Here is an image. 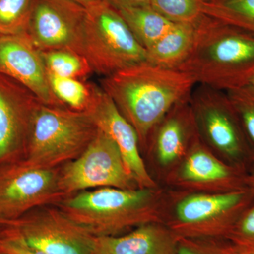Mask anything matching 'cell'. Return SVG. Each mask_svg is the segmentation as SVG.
Masks as SVG:
<instances>
[{
	"label": "cell",
	"instance_id": "cell-1",
	"mask_svg": "<svg viewBox=\"0 0 254 254\" xmlns=\"http://www.w3.org/2000/svg\"><path fill=\"white\" fill-rule=\"evenodd\" d=\"M100 85L134 128L143 153L156 125L177 103L190 98L197 83L188 73L145 62L103 77Z\"/></svg>",
	"mask_w": 254,
	"mask_h": 254
},
{
	"label": "cell",
	"instance_id": "cell-2",
	"mask_svg": "<svg viewBox=\"0 0 254 254\" xmlns=\"http://www.w3.org/2000/svg\"><path fill=\"white\" fill-rule=\"evenodd\" d=\"M167 201L168 190L162 186L104 187L78 192L55 205L94 237L119 236L144 224L163 223Z\"/></svg>",
	"mask_w": 254,
	"mask_h": 254
},
{
	"label": "cell",
	"instance_id": "cell-3",
	"mask_svg": "<svg viewBox=\"0 0 254 254\" xmlns=\"http://www.w3.org/2000/svg\"><path fill=\"white\" fill-rule=\"evenodd\" d=\"M177 70L197 84L229 91L254 76V35L204 15L195 25L194 43Z\"/></svg>",
	"mask_w": 254,
	"mask_h": 254
},
{
	"label": "cell",
	"instance_id": "cell-4",
	"mask_svg": "<svg viewBox=\"0 0 254 254\" xmlns=\"http://www.w3.org/2000/svg\"><path fill=\"white\" fill-rule=\"evenodd\" d=\"M91 114L41 103L32 120L23 160L58 168L78 158L98 131Z\"/></svg>",
	"mask_w": 254,
	"mask_h": 254
},
{
	"label": "cell",
	"instance_id": "cell-5",
	"mask_svg": "<svg viewBox=\"0 0 254 254\" xmlns=\"http://www.w3.org/2000/svg\"><path fill=\"white\" fill-rule=\"evenodd\" d=\"M254 199L249 188L223 193L168 190L163 223L178 238H225Z\"/></svg>",
	"mask_w": 254,
	"mask_h": 254
},
{
	"label": "cell",
	"instance_id": "cell-6",
	"mask_svg": "<svg viewBox=\"0 0 254 254\" xmlns=\"http://www.w3.org/2000/svg\"><path fill=\"white\" fill-rule=\"evenodd\" d=\"M80 53L103 77L148 62L147 50L106 0L86 8Z\"/></svg>",
	"mask_w": 254,
	"mask_h": 254
},
{
	"label": "cell",
	"instance_id": "cell-7",
	"mask_svg": "<svg viewBox=\"0 0 254 254\" xmlns=\"http://www.w3.org/2000/svg\"><path fill=\"white\" fill-rule=\"evenodd\" d=\"M190 101L198 136L205 146L242 171L253 168L245 132L226 92L197 84Z\"/></svg>",
	"mask_w": 254,
	"mask_h": 254
},
{
	"label": "cell",
	"instance_id": "cell-8",
	"mask_svg": "<svg viewBox=\"0 0 254 254\" xmlns=\"http://www.w3.org/2000/svg\"><path fill=\"white\" fill-rule=\"evenodd\" d=\"M59 185L66 197L83 190L104 187L140 188L118 145L99 128L78 158L60 167Z\"/></svg>",
	"mask_w": 254,
	"mask_h": 254
},
{
	"label": "cell",
	"instance_id": "cell-9",
	"mask_svg": "<svg viewBox=\"0 0 254 254\" xmlns=\"http://www.w3.org/2000/svg\"><path fill=\"white\" fill-rule=\"evenodd\" d=\"M60 168H42L18 160L0 166V215L14 220L33 209L57 205L66 195L60 190Z\"/></svg>",
	"mask_w": 254,
	"mask_h": 254
},
{
	"label": "cell",
	"instance_id": "cell-10",
	"mask_svg": "<svg viewBox=\"0 0 254 254\" xmlns=\"http://www.w3.org/2000/svg\"><path fill=\"white\" fill-rule=\"evenodd\" d=\"M47 254H92L95 237L57 205L33 209L3 225Z\"/></svg>",
	"mask_w": 254,
	"mask_h": 254
},
{
	"label": "cell",
	"instance_id": "cell-11",
	"mask_svg": "<svg viewBox=\"0 0 254 254\" xmlns=\"http://www.w3.org/2000/svg\"><path fill=\"white\" fill-rule=\"evenodd\" d=\"M190 100L177 103L160 120L143 152L147 168L160 186L200 139Z\"/></svg>",
	"mask_w": 254,
	"mask_h": 254
},
{
	"label": "cell",
	"instance_id": "cell-12",
	"mask_svg": "<svg viewBox=\"0 0 254 254\" xmlns=\"http://www.w3.org/2000/svg\"><path fill=\"white\" fill-rule=\"evenodd\" d=\"M247 173L225 163L199 139L161 186L186 193H229L248 189Z\"/></svg>",
	"mask_w": 254,
	"mask_h": 254
},
{
	"label": "cell",
	"instance_id": "cell-13",
	"mask_svg": "<svg viewBox=\"0 0 254 254\" xmlns=\"http://www.w3.org/2000/svg\"><path fill=\"white\" fill-rule=\"evenodd\" d=\"M86 16V8L74 0H33L27 34L40 51L80 53Z\"/></svg>",
	"mask_w": 254,
	"mask_h": 254
},
{
	"label": "cell",
	"instance_id": "cell-14",
	"mask_svg": "<svg viewBox=\"0 0 254 254\" xmlns=\"http://www.w3.org/2000/svg\"><path fill=\"white\" fill-rule=\"evenodd\" d=\"M41 103L27 88L0 74V166L24 158L32 120Z\"/></svg>",
	"mask_w": 254,
	"mask_h": 254
},
{
	"label": "cell",
	"instance_id": "cell-15",
	"mask_svg": "<svg viewBox=\"0 0 254 254\" xmlns=\"http://www.w3.org/2000/svg\"><path fill=\"white\" fill-rule=\"evenodd\" d=\"M0 74L27 88L43 104L65 108L52 91L41 52L28 34L0 36Z\"/></svg>",
	"mask_w": 254,
	"mask_h": 254
},
{
	"label": "cell",
	"instance_id": "cell-16",
	"mask_svg": "<svg viewBox=\"0 0 254 254\" xmlns=\"http://www.w3.org/2000/svg\"><path fill=\"white\" fill-rule=\"evenodd\" d=\"M90 113L97 127L108 133L118 145L127 168L140 188L160 186L147 168L134 128L124 118L113 100L102 88Z\"/></svg>",
	"mask_w": 254,
	"mask_h": 254
},
{
	"label": "cell",
	"instance_id": "cell-17",
	"mask_svg": "<svg viewBox=\"0 0 254 254\" xmlns=\"http://www.w3.org/2000/svg\"><path fill=\"white\" fill-rule=\"evenodd\" d=\"M178 237L153 222L119 236L95 237L92 254H177Z\"/></svg>",
	"mask_w": 254,
	"mask_h": 254
},
{
	"label": "cell",
	"instance_id": "cell-18",
	"mask_svg": "<svg viewBox=\"0 0 254 254\" xmlns=\"http://www.w3.org/2000/svg\"><path fill=\"white\" fill-rule=\"evenodd\" d=\"M195 25L175 23L147 50L148 62L161 67L177 70L187 59L193 48Z\"/></svg>",
	"mask_w": 254,
	"mask_h": 254
},
{
	"label": "cell",
	"instance_id": "cell-19",
	"mask_svg": "<svg viewBox=\"0 0 254 254\" xmlns=\"http://www.w3.org/2000/svg\"><path fill=\"white\" fill-rule=\"evenodd\" d=\"M116 9L136 39L146 50L151 48L175 23L151 6Z\"/></svg>",
	"mask_w": 254,
	"mask_h": 254
},
{
	"label": "cell",
	"instance_id": "cell-20",
	"mask_svg": "<svg viewBox=\"0 0 254 254\" xmlns=\"http://www.w3.org/2000/svg\"><path fill=\"white\" fill-rule=\"evenodd\" d=\"M52 91L60 103L68 109L90 112L96 103L101 88L85 80L62 77L48 72Z\"/></svg>",
	"mask_w": 254,
	"mask_h": 254
},
{
	"label": "cell",
	"instance_id": "cell-21",
	"mask_svg": "<svg viewBox=\"0 0 254 254\" xmlns=\"http://www.w3.org/2000/svg\"><path fill=\"white\" fill-rule=\"evenodd\" d=\"M204 14L254 35V0L205 1Z\"/></svg>",
	"mask_w": 254,
	"mask_h": 254
},
{
	"label": "cell",
	"instance_id": "cell-22",
	"mask_svg": "<svg viewBox=\"0 0 254 254\" xmlns=\"http://www.w3.org/2000/svg\"><path fill=\"white\" fill-rule=\"evenodd\" d=\"M48 72L62 77L84 80L93 73L83 55L69 49L41 51Z\"/></svg>",
	"mask_w": 254,
	"mask_h": 254
},
{
	"label": "cell",
	"instance_id": "cell-23",
	"mask_svg": "<svg viewBox=\"0 0 254 254\" xmlns=\"http://www.w3.org/2000/svg\"><path fill=\"white\" fill-rule=\"evenodd\" d=\"M33 0H0V36L27 34Z\"/></svg>",
	"mask_w": 254,
	"mask_h": 254
},
{
	"label": "cell",
	"instance_id": "cell-24",
	"mask_svg": "<svg viewBox=\"0 0 254 254\" xmlns=\"http://www.w3.org/2000/svg\"><path fill=\"white\" fill-rule=\"evenodd\" d=\"M203 0H150V6L175 23L196 24L204 16Z\"/></svg>",
	"mask_w": 254,
	"mask_h": 254
},
{
	"label": "cell",
	"instance_id": "cell-25",
	"mask_svg": "<svg viewBox=\"0 0 254 254\" xmlns=\"http://www.w3.org/2000/svg\"><path fill=\"white\" fill-rule=\"evenodd\" d=\"M240 119L254 167V88L251 85L227 91Z\"/></svg>",
	"mask_w": 254,
	"mask_h": 254
},
{
	"label": "cell",
	"instance_id": "cell-26",
	"mask_svg": "<svg viewBox=\"0 0 254 254\" xmlns=\"http://www.w3.org/2000/svg\"><path fill=\"white\" fill-rule=\"evenodd\" d=\"M225 239L242 248L254 251V199L241 214Z\"/></svg>",
	"mask_w": 254,
	"mask_h": 254
},
{
	"label": "cell",
	"instance_id": "cell-27",
	"mask_svg": "<svg viewBox=\"0 0 254 254\" xmlns=\"http://www.w3.org/2000/svg\"><path fill=\"white\" fill-rule=\"evenodd\" d=\"M225 238H178L177 254H227Z\"/></svg>",
	"mask_w": 254,
	"mask_h": 254
},
{
	"label": "cell",
	"instance_id": "cell-28",
	"mask_svg": "<svg viewBox=\"0 0 254 254\" xmlns=\"http://www.w3.org/2000/svg\"><path fill=\"white\" fill-rule=\"evenodd\" d=\"M0 252L6 254H47L28 245L12 230L4 225L0 229Z\"/></svg>",
	"mask_w": 254,
	"mask_h": 254
},
{
	"label": "cell",
	"instance_id": "cell-29",
	"mask_svg": "<svg viewBox=\"0 0 254 254\" xmlns=\"http://www.w3.org/2000/svg\"><path fill=\"white\" fill-rule=\"evenodd\" d=\"M115 8L150 6V0H106Z\"/></svg>",
	"mask_w": 254,
	"mask_h": 254
},
{
	"label": "cell",
	"instance_id": "cell-30",
	"mask_svg": "<svg viewBox=\"0 0 254 254\" xmlns=\"http://www.w3.org/2000/svg\"><path fill=\"white\" fill-rule=\"evenodd\" d=\"M245 182L246 187L254 191V167L246 173Z\"/></svg>",
	"mask_w": 254,
	"mask_h": 254
},
{
	"label": "cell",
	"instance_id": "cell-31",
	"mask_svg": "<svg viewBox=\"0 0 254 254\" xmlns=\"http://www.w3.org/2000/svg\"><path fill=\"white\" fill-rule=\"evenodd\" d=\"M74 1H77L80 4L83 5L84 7L89 8L92 6L98 4L103 0H74Z\"/></svg>",
	"mask_w": 254,
	"mask_h": 254
},
{
	"label": "cell",
	"instance_id": "cell-32",
	"mask_svg": "<svg viewBox=\"0 0 254 254\" xmlns=\"http://www.w3.org/2000/svg\"><path fill=\"white\" fill-rule=\"evenodd\" d=\"M235 249H236L237 254H254V251L247 250V249L242 248V247H239L235 245Z\"/></svg>",
	"mask_w": 254,
	"mask_h": 254
},
{
	"label": "cell",
	"instance_id": "cell-33",
	"mask_svg": "<svg viewBox=\"0 0 254 254\" xmlns=\"http://www.w3.org/2000/svg\"><path fill=\"white\" fill-rule=\"evenodd\" d=\"M227 254H237L235 245H234V244L232 243V242L229 240L228 244H227Z\"/></svg>",
	"mask_w": 254,
	"mask_h": 254
},
{
	"label": "cell",
	"instance_id": "cell-34",
	"mask_svg": "<svg viewBox=\"0 0 254 254\" xmlns=\"http://www.w3.org/2000/svg\"><path fill=\"white\" fill-rule=\"evenodd\" d=\"M3 222H4V220H3L2 218H1V215H0V229H1V226H2Z\"/></svg>",
	"mask_w": 254,
	"mask_h": 254
},
{
	"label": "cell",
	"instance_id": "cell-35",
	"mask_svg": "<svg viewBox=\"0 0 254 254\" xmlns=\"http://www.w3.org/2000/svg\"><path fill=\"white\" fill-rule=\"evenodd\" d=\"M250 85H251V86L254 87V77L252 78V81H251Z\"/></svg>",
	"mask_w": 254,
	"mask_h": 254
},
{
	"label": "cell",
	"instance_id": "cell-36",
	"mask_svg": "<svg viewBox=\"0 0 254 254\" xmlns=\"http://www.w3.org/2000/svg\"><path fill=\"white\" fill-rule=\"evenodd\" d=\"M205 2H210V1H215V0H203Z\"/></svg>",
	"mask_w": 254,
	"mask_h": 254
},
{
	"label": "cell",
	"instance_id": "cell-37",
	"mask_svg": "<svg viewBox=\"0 0 254 254\" xmlns=\"http://www.w3.org/2000/svg\"><path fill=\"white\" fill-rule=\"evenodd\" d=\"M0 254H6L1 253V252H0Z\"/></svg>",
	"mask_w": 254,
	"mask_h": 254
}]
</instances>
